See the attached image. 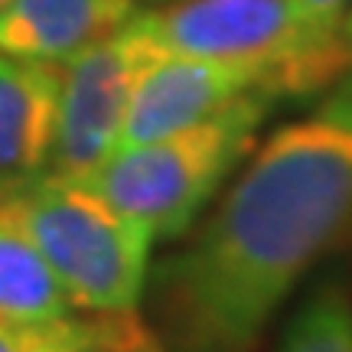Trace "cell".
I'll use <instances>...</instances> for the list:
<instances>
[{
    "mask_svg": "<svg viewBox=\"0 0 352 352\" xmlns=\"http://www.w3.org/2000/svg\"><path fill=\"white\" fill-rule=\"evenodd\" d=\"M352 228V88L277 127L157 274L170 352H252L303 274Z\"/></svg>",
    "mask_w": 352,
    "mask_h": 352,
    "instance_id": "6da1fadb",
    "label": "cell"
},
{
    "mask_svg": "<svg viewBox=\"0 0 352 352\" xmlns=\"http://www.w3.org/2000/svg\"><path fill=\"white\" fill-rule=\"evenodd\" d=\"M274 104L277 98L254 91L176 134L118 147L85 183L140 222L153 241L183 239L254 151Z\"/></svg>",
    "mask_w": 352,
    "mask_h": 352,
    "instance_id": "7a4b0ae2",
    "label": "cell"
},
{
    "mask_svg": "<svg viewBox=\"0 0 352 352\" xmlns=\"http://www.w3.org/2000/svg\"><path fill=\"white\" fill-rule=\"evenodd\" d=\"M76 310L134 316L147 294L153 235L85 179L43 173L7 196Z\"/></svg>",
    "mask_w": 352,
    "mask_h": 352,
    "instance_id": "3957f363",
    "label": "cell"
},
{
    "mask_svg": "<svg viewBox=\"0 0 352 352\" xmlns=\"http://www.w3.org/2000/svg\"><path fill=\"white\" fill-rule=\"evenodd\" d=\"M140 16L164 52L239 65L277 101L346 78L336 33L310 26L294 0H173Z\"/></svg>",
    "mask_w": 352,
    "mask_h": 352,
    "instance_id": "277c9868",
    "label": "cell"
},
{
    "mask_svg": "<svg viewBox=\"0 0 352 352\" xmlns=\"http://www.w3.org/2000/svg\"><path fill=\"white\" fill-rule=\"evenodd\" d=\"M140 10L111 36L63 63L56 144L46 173L88 179L118 147L127 104L144 69L160 56Z\"/></svg>",
    "mask_w": 352,
    "mask_h": 352,
    "instance_id": "5b68a950",
    "label": "cell"
},
{
    "mask_svg": "<svg viewBox=\"0 0 352 352\" xmlns=\"http://www.w3.org/2000/svg\"><path fill=\"white\" fill-rule=\"evenodd\" d=\"M254 91H264V88L254 82L252 72H245L239 65L160 52L144 69L131 95L124 127H121V147L160 140L189 124H199L215 111H222L226 104Z\"/></svg>",
    "mask_w": 352,
    "mask_h": 352,
    "instance_id": "8992f818",
    "label": "cell"
},
{
    "mask_svg": "<svg viewBox=\"0 0 352 352\" xmlns=\"http://www.w3.org/2000/svg\"><path fill=\"white\" fill-rule=\"evenodd\" d=\"M63 65L0 52V199L50 170Z\"/></svg>",
    "mask_w": 352,
    "mask_h": 352,
    "instance_id": "52a82bcc",
    "label": "cell"
},
{
    "mask_svg": "<svg viewBox=\"0 0 352 352\" xmlns=\"http://www.w3.org/2000/svg\"><path fill=\"white\" fill-rule=\"evenodd\" d=\"M138 10V0H10L0 7V52L63 65Z\"/></svg>",
    "mask_w": 352,
    "mask_h": 352,
    "instance_id": "ba28073f",
    "label": "cell"
},
{
    "mask_svg": "<svg viewBox=\"0 0 352 352\" xmlns=\"http://www.w3.org/2000/svg\"><path fill=\"white\" fill-rule=\"evenodd\" d=\"M76 310L59 277L52 274L36 239L13 209L0 199V316L16 323H52Z\"/></svg>",
    "mask_w": 352,
    "mask_h": 352,
    "instance_id": "9c48e42d",
    "label": "cell"
},
{
    "mask_svg": "<svg viewBox=\"0 0 352 352\" xmlns=\"http://www.w3.org/2000/svg\"><path fill=\"white\" fill-rule=\"evenodd\" d=\"M277 352H352V297L342 284H323L287 320Z\"/></svg>",
    "mask_w": 352,
    "mask_h": 352,
    "instance_id": "30bf717a",
    "label": "cell"
},
{
    "mask_svg": "<svg viewBox=\"0 0 352 352\" xmlns=\"http://www.w3.org/2000/svg\"><path fill=\"white\" fill-rule=\"evenodd\" d=\"M91 327V314H69L52 323H16L0 316V352H56L69 342L82 340Z\"/></svg>",
    "mask_w": 352,
    "mask_h": 352,
    "instance_id": "8fae6325",
    "label": "cell"
},
{
    "mask_svg": "<svg viewBox=\"0 0 352 352\" xmlns=\"http://www.w3.org/2000/svg\"><path fill=\"white\" fill-rule=\"evenodd\" d=\"M294 7L310 26L323 30V33H336L342 10L349 7V0H294Z\"/></svg>",
    "mask_w": 352,
    "mask_h": 352,
    "instance_id": "7c38bea8",
    "label": "cell"
},
{
    "mask_svg": "<svg viewBox=\"0 0 352 352\" xmlns=\"http://www.w3.org/2000/svg\"><path fill=\"white\" fill-rule=\"evenodd\" d=\"M138 3H151V7H164V3H173V0H138Z\"/></svg>",
    "mask_w": 352,
    "mask_h": 352,
    "instance_id": "4fadbf2b",
    "label": "cell"
},
{
    "mask_svg": "<svg viewBox=\"0 0 352 352\" xmlns=\"http://www.w3.org/2000/svg\"><path fill=\"white\" fill-rule=\"evenodd\" d=\"M3 3H10V0H0V7H3Z\"/></svg>",
    "mask_w": 352,
    "mask_h": 352,
    "instance_id": "5bb4252c",
    "label": "cell"
}]
</instances>
